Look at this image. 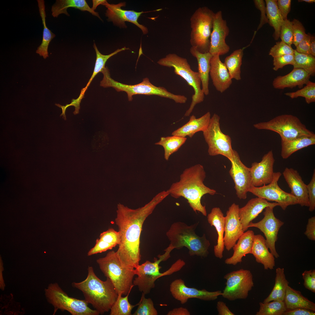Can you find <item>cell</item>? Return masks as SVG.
<instances>
[{
    "mask_svg": "<svg viewBox=\"0 0 315 315\" xmlns=\"http://www.w3.org/2000/svg\"><path fill=\"white\" fill-rule=\"evenodd\" d=\"M169 195L167 190L161 191L147 204L136 209L118 204L115 221L120 242L116 253L124 266L135 269L139 265L140 237L144 223L156 206Z\"/></svg>",
    "mask_w": 315,
    "mask_h": 315,
    "instance_id": "6da1fadb",
    "label": "cell"
},
{
    "mask_svg": "<svg viewBox=\"0 0 315 315\" xmlns=\"http://www.w3.org/2000/svg\"><path fill=\"white\" fill-rule=\"evenodd\" d=\"M206 177L203 166L195 164L185 169L180 175L179 181L173 183L167 190L174 198H184L194 211H198L206 216V207L202 204L201 199L205 194L214 195L216 191L204 185Z\"/></svg>",
    "mask_w": 315,
    "mask_h": 315,
    "instance_id": "7a4b0ae2",
    "label": "cell"
},
{
    "mask_svg": "<svg viewBox=\"0 0 315 315\" xmlns=\"http://www.w3.org/2000/svg\"><path fill=\"white\" fill-rule=\"evenodd\" d=\"M86 278L79 282H73L72 286L80 290L85 300L92 306L100 314L110 311L117 300L118 295L111 280L108 278L105 281L99 279L93 268L89 266Z\"/></svg>",
    "mask_w": 315,
    "mask_h": 315,
    "instance_id": "3957f363",
    "label": "cell"
},
{
    "mask_svg": "<svg viewBox=\"0 0 315 315\" xmlns=\"http://www.w3.org/2000/svg\"><path fill=\"white\" fill-rule=\"evenodd\" d=\"M198 223L188 225L180 221L173 223L166 233L170 244L178 249L186 247L190 256L206 257L210 243L204 234L202 237L196 234Z\"/></svg>",
    "mask_w": 315,
    "mask_h": 315,
    "instance_id": "277c9868",
    "label": "cell"
},
{
    "mask_svg": "<svg viewBox=\"0 0 315 315\" xmlns=\"http://www.w3.org/2000/svg\"><path fill=\"white\" fill-rule=\"evenodd\" d=\"M99 268L105 276L111 280L118 295H127L134 286L135 269L122 264L116 252H109L104 257L97 260Z\"/></svg>",
    "mask_w": 315,
    "mask_h": 315,
    "instance_id": "5b68a950",
    "label": "cell"
},
{
    "mask_svg": "<svg viewBox=\"0 0 315 315\" xmlns=\"http://www.w3.org/2000/svg\"><path fill=\"white\" fill-rule=\"evenodd\" d=\"M174 248L169 245L164 251V253L158 256V259L154 258V262L146 260L143 263L139 265L135 268V274L137 275L133 281L134 286H137L139 290L145 295L149 293L151 290L155 286V282L160 277L171 274L180 270L183 266L182 262L177 260L171 267L165 272L161 273L160 270L161 267L160 263L165 261L170 257V253Z\"/></svg>",
    "mask_w": 315,
    "mask_h": 315,
    "instance_id": "8992f818",
    "label": "cell"
},
{
    "mask_svg": "<svg viewBox=\"0 0 315 315\" xmlns=\"http://www.w3.org/2000/svg\"><path fill=\"white\" fill-rule=\"evenodd\" d=\"M101 72L104 76L100 82V86L104 88L111 87L118 92H125L130 101L132 100V96L136 94L158 95L171 99L180 104L185 103L187 100V97L183 95L175 94L168 91L164 87L155 86L150 82L148 78H144L143 81L139 84L129 85L119 83L112 78L107 67Z\"/></svg>",
    "mask_w": 315,
    "mask_h": 315,
    "instance_id": "52a82bcc",
    "label": "cell"
},
{
    "mask_svg": "<svg viewBox=\"0 0 315 315\" xmlns=\"http://www.w3.org/2000/svg\"><path fill=\"white\" fill-rule=\"evenodd\" d=\"M157 63L162 66L173 68L174 73L181 76L193 88L194 94L192 97L191 102L184 115L188 116L195 106L204 100V94L201 88V80L199 73L191 69L186 58L175 53L167 55L159 60Z\"/></svg>",
    "mask_w": 315,
    "mask_h": 315,
    "instance_id": "ba28073f",
    "label": "cell"
},
{
    "mask_svg": "<svg viewBox=\"0 0 315 315\" xmlns=\"http://www.w3.org/2000/svg\"><path fill=\"white\" fill-rule=\"evenodd\" d=\"M215 13L207 7H200L190 17V43L201 53L209 52Z\"/></svg>",
    "mask_w": 315,
    "mask_h": 315,
    "instance_id": "9c48e42d",
    "label": "cell"
},
{
    "mask_svg": "<svg viewBox=\"0 0 315 315\" xmlns=\"http://www.w3.org/2000/svg\"><path fill=\"white\" fill-rule=\"evenodd\" d=\"M48 302L54 308L53 314L58 309L66 311L72 315H99L96 310L88 306L85 300L69 296L56 283L50 284L45 290Z\"/></svg>",
    "mask_w": 315,
    "mask_h": 315,
    "instance_id": "30bf717a",
    "label": "cell"
},
{
    "mask_svg": "<svg viewBox=\"0 0 315 315\" xmlns=\"http://www.w3.org/2000/svg\"><path fill=\"white\" fill-rule=\"evenodd\" d=\"M253 126L258 129L276 132L280 135L282 140L315 135L314 132L307 129L297 117L290 114L279 115L268 121L255 124Z\"/></svg>",
    "mask_w": 315,
    "mask_h": 315,
    "instance_id": "8fae6325",
    "label": "cell"
},
{
    "mask_svg": "<svg viewBox=\"0 0 315 315\" xmlns=\"http://www.w3.org/2000/svg\"><path fill=\"white\" fill-rule=\"evenodd\" d=\"M220 118L214 113L211 118L206 129L203 132L205 140L208 146V152L210 156L223 155L230 161L233 160L234 150L232 147L231 139L223 134L220 129Z\"/></svg>",
    "mask_w": 315,
    "mask_h": 315,
    "instance_id": "7c38bea8",
    "label": "cell"
},
{
    "mask_svg": "<svg viewBox=\"0 0 315 315\" xmlns=\"http://www.w3.org/2000/svg\"><path fill=\"white\" fill-rule=\"evenodd\" d=\"M226 286L221 295L230 301L245 299L254 286L253 275L249 270L241 269L225 275Z\"/></svg>",
    "mask_w": 315,
    "mask_h": 315,
    "instance_id": "4fadbf2b",
    "label": "cell"
},
{
    "mask_svg": "<svg viewBox=\"0 0 315 315\" xmlns=\"http://www.w3.org/2000/svg\"><path fill=\"white\" fill-rule=\"evenodd\" d=\"M281 175L280 172H274L273 179L270 183L258 187L252 186L249 192L257 197L275 202L284 210L290 205L298 204L294 196L284 191L279 186L278 182Z\"/></svg>",
    "mask_w": 315,
    "mask_h": 315,
    "instance_id": "5bb4252c",
    "label": "cell"
},
{
    "mask_svg": "<svg viewBox=\"0 0 315 315\" xmlns=\"http://www.w3.org/2000/svg\"><path fill=\"white\" fill-rule=\"evenodd\" d=\"M274 207L270 206L266 207L263 212V218L257 223L251 222L248 228H256L263 233L266 239L267 246L274 257L278 258L279 256L276 249L275 244L279 230L284 222L275 216L273 211Z\"/></svg>",
    "mask_w": 315,
    "mask_h": 315,
    "instance_id": "9a60e30c",
    "label": "cell"
},
{
    "mask_svg": "<svg viewBox=\"0 0 315 315\" xmlns=\"http://www.w3.org/2000/svg\"><path fill=\"white\" fill-rule=\"evenodd\" d=\"M170 291L172 296L183 304L190 298H195L204 301H211L216 299L221 295L220 290L210 292L205 289L199 290L194 288L188 287L181 279H176L172 282L170 285Z\"/></svg>",
    "mask_w": 315,
    "mask_h": 315,
    "instance_id": "2e32d148",
    "label": "cell"
},
{
    "mask_svg": "<svg viewBox=\"0 0 315 315\" xmlns=\"http://www.w3.org/2000/svg\"><path fill=\"white\" fill-rule=\"evenodd\" d=\"M230 162L231 167L229 173L235 184L236 194L240 199H246L247 192L252 186L250 168L242 163L235 150L233 159Z\"/></svg>",
    "mask_w": 315,
    "mask_h": 315,
    "instance_id": "e0dca14e",
    "label": "cell"
},
{
    "mask_svg": "<svg viewBox=\"0 0 315 315\" xmlns=\"http://www.w3.org/2000/svg\"><path fill=\"white\" fill-rule=\"evenodd\" d=\"M229 29L226 20L223 18L222 11L215 13L210 37L209 52L213 56L223 55L228 53L230 47L225 42L229 33Z\"/></svg>",
    "mask_w": 315,
    "mask_h": 315,
    "instance_id": "ac0fdd59",
    "label": "cell"
},
{
    "mask_svg": "<svg viewBox=\"0 0 315 315\" xmlns=\"http://www.w3.org/2000/svg\"><path fill=\"white\" fill-rule=\"evenodd\" d=\"M239 208L238 205L233 203L229 208L225 217L224 244L228 251L233 247L244 232L239 216Z\"/></svg>",
    "mask_w": 315,
    "mask_h": 315,
    "instance_id": "d6986e66",
    "label": "cell"
},
{
    "mask_svg": "<svg viewBox=\"0 0 315 315\" xmlns=\"http://www.w3.org/2000/svg\"><path fill=\"white\" fill-rule=\"evenodd\" d=\"M274 162L271 150L264 155L260 162L252 164L250 169L252 186L260 187L268 184L272 181L274 173L273 170Z\"/></svg>",
    "mask_w": 315,
    "mask_h": 315,
    "instance_id": "ffe728a7",
    "label": "cell"
},
{
    "mask_svg": "<svg viewBox=\"0 0 315 315\" xmlns=\"http://www.w3.org/2000/svg\"><path fill=\"white\" fill-rule=\"evenodd\" d=\"M103 5L107 8L106 15L108 17L109 21L121 27H125V22H129L133 23L140 28L144 34L148 32L147 28L140 24L138 19L141 14L147 12H137L132 10L122 9L121 7L125 6V2H121L117 4H110L107 1Z\"/></svg>",
    "mask_w": 315,
    "mask_h": 315,
    "instance_id": "44dd1931",
    "label": "cell"
},
{
    "mask_svg": "<svg viewBox=\"0 0 315 315\" xmlns=\"http://www.w3.org/2000/svg\"><path fill=\"white\" fill-rule=\"evenodd\" d=\"M284 178L291 190V194L297 199L301 206L309 207L307 185L303 181L298 171L286 167L283 172Z\"/></svg>",
    "mask_w": 315,
    "mask_h": 315,
    "instance_id": "7402d4cb",
    "label": "cell"
},
{
    "mask_svg": "<svg viewBox=\"0 0 315 315\" xmlns=\"http://www.w3.org/2000/svg\"><path fill=\"white\" fill-rule=\"evenodd\" d=\"M276 206H279L276 202H270L265 199L258 197L249 200L245 206L239 209V216L244 231L245 232L248 229L249 223L266 207Z\"/></svg>",
    "mask_w": 315,
    "mask_h": 315,
    "instance_id": "603a6c76",
    "label": "cell"
},
{
    "mask_svg": "<svg viewBox=\"0 0 315 315\" xmlns=\"http://www.w3.org/2000/svg\"><path fill=\"white\" fill-rule=\"evenodd\" d=\"M209 74L214 85L221 93L228 89L232 83L228 70L218 55H213L211 60Z\"/></svg>",
    "mask_w": 315,
    "mask_h": 315,
    "instance_id": "cb8c5ba5",
    "label": "cell"
},
{
    "mask_svg": "<svg viewBox=\"0 0 315 315\" xmlns=\"http://www.w3.org/2000/svg\"><path fill=\"white\" fill-rule=\"evenodd\" d=\"M310 76L308 72L303 69L293 68L288 74L279 76L274 78L272 85L276 89L293 88L297 86L301 88L309 80Z\"/></svg>",
    "mask_w": 315,
    "mask_h": 315,
    "instance_id": "d4e9b609",
    "label": "cell"
},
{
    "mask_svg": "<svg viewBox=\"0 0 315 315\" xmlns=\"http://www.w3.org/2000/svg\"><path fill=\"white\" fill-rule=\"evenodd\" d=\"M254 233L253 231L249 230L244 232L238 240V242L232 248V256L227 258L225 261L228 265H236L242 262V259L246 254H251L253 244Z\"/></svg>",
    "mask_w": 315,
    "mask_h": 315,
    "instance_id": "484cf974",
    "label": "cell"
},
{
    "mask_svg": "<svg viewBox=\"0 0 315 315\" xmlns=\"http://www.w3.org/2000/svg\"><path fill=\"white\" fill-rule=\"evenodd\" d=\"M207 220L211 226L216 229L218 238L217 244L214 246V252L215 256L220 259L223 257L224 250V233L225 228V217L220 209L218 207L213 208L207 216Z\"/></svg>",
    "mask_w": 315,
    "mask_h": 315,
    "instance_id": "4316f807",
    "label": "cell"
},
{
    "mask_svg": "<svg viewBox=\"0 0 315 315\" xmlns=\"http://www.w3.org/2000/svg\"><path fill=\"white\" fill-rule=\"evenodd\" d=\"M251 254L257 262L263 265L265 270L273 269L275 266L274 257L269 251L265 239L261 235H255Z\"/></svg>",
    "mask_w": 315,
    "mask_h": 315,
    "instance_id": "83f0119b",
    "label": "cell"
},
{
    "mask_svg": "<svg viewBox=\"0 0 315 315\" xmlns=\"http://www.w3.org/2000/svg\"><path fill=\"white\" fill-rule=\"evenodd\" d=\"M211 118L209 112L197 118L194 115H192L187 123L174 131L172 135L184 137L188 136L191 138L196 133L199 131L203 132L206 129Z\"/></svg>",
    "mask_w": 315,
    "mask_h": 315,
    "instance_id": "f1b7e54d",
    "label": "cell"
},
{
    "mask_svg": "<svg viewBox=\"0 0 315 315\" xmlns=\"http://www.w3.org/2000/svg\"><path fill=\"white\" fill-rule=\"evenodd\" d=\"M191 55L197 60L198 65V72L200 75L202 85V90L204 95L209 93V74L210 69V61L213 56L209 52L201 53L195 47L190 49Z\"/></svg>",
    "mask_w": 315,
    "mask_h": 315,
    "instance_id": "f546056e",
    "label": "cell"
},
{
    "mask_svg": "<svg viewBox=\"0 0 315 315\" xmlns=\"http://www.w3.org/2000/svg\"><path fill=\"white\" fill-rule=\"evenodd\" d=\"M315 144V135H304L289 140L281 139V156L286 159L294 153Z\"/></svg>",
    "mask_w": 315,
    "mask_h": 315,
    "instance_id": "4dcf8cb0",
    "label": "cell"
},
{
    "mask_svg": "<svg viewBox=\"0 0 315 315\" xmlns=\"http://www.w3.org/2000/svg\"><path fill=\"white\" fill-rule=\"evenodd\" d=\"M284 301L287 309L301 308L315 312V304L302 295L300 291L288 286Z\"/></svg>",
    "mask_w": 315,
    "mask_h": 315,
    "instance_id": "1f68e13d",
    "label": "cell"
},
{
    "mask_svg": "<svg viewBox=\"0 0 315 315\" xmlns=\"http://www.w3.org/2000/svg\"><path fill=\"white\" fill-rule=\"evenodd\" d=\"M69 7L79 9L83 11H88L100 19L98 13L93 11L85 0H56L55 3L52 7V15L54 17L56 18L62 13L69 16L67 9Z\"/></svg>",
    "mask_w": 315,
    "mask_h": 315,
    "instance_id": "d6a6232c",
    "label": "cell"
},
{
    "mask_svg": "<svg viewBox=\"0 0 315 315\" xmlns=\"http://www.w3.org/2000/svg\"><path fill=\"white\" fill-rule=\"evenodd\" d=\"M275 283L270 293L263 302L274 300L283 301L289 282L286 279L284 268L278 267L276 270Z\"/></svg>",
    "mask_w": 315,
    "mask_h": 315,
    "instance_id": "836d02e7",
    "label": "cell"
},
{
    "mask_svg": "<svg viewBox=\"0 0 315 315\" xmlns=\"http://www.w3.org/2000/svg\"><path fill=\"white\" fill-rule=\"evenodd\" d=\"M40 15L43 26V39L41 45L38 47L36 53L42 56L44 59L48 57V48L49 44L55 35L47 27L46 22V17L45 1L44 0H37Z\"/></svg>",
    "mask_w": 315,
    "mask_h": 315,
    "instance_id": "e575fe53",
    "label": "cell"
},
{
    "mask_svg": "<svg viewBox=\"0 0 315 315\" xmlns=\"http://www.w3.org/2000/svg\"><path fill=\"white\" fill-rule=\"evenodd\" d=\"M265 2L268 23L274 29L273 36L277 40L280 37L281 27L284 20L278 7L277 0H265Z\"/></svg>",
    "mask_w": 315,
    "mask_h": 315,
    "instance_id": "d590c367",
    "label": "cell"
},
{
    "mask_svg": "<svg viewBox=\"0 0 315 315\" xmlns=\"http://www.w3.org/2000/svg\"><path fill=\"white\" fill-rule=\"evenodd\" d=\"M244 49L235 50L225 59L224 63L232 79L237 80L241 79V67Z\"/></svg>",
    "mask_w": 315,
    "mask_h": 315,
    "instance_id": "8d00e7d4",
    "label": "cell"
},
{
    "mask_svg": "<svg viewBox=\"0 0 315 315\" xmlns=\"http://www.w3.org/2000/svg\"><path fill=\"white\" fill-rule=\"evenodd\" d=\"M187 140L186 137L172 136L161 137L160 141L155 144L162 146L164 150V158L169 160L170 156L177 151Z\"/></svg>",
    "mask_w": 315,
    "mask_h": 315,
    "instance_id": "74e56055",
    "label": "cell"
},
{
    "mask_svg": "<svg viewBox=\"0 0 315 315\" xmlns=\"http://www.w3.org/2000/svg\"><path fill=\"white\" fill-rule=\"evenodd\" d=\"M295 63L294 68L303 69L308 72L310 76L315 74V57L311 54L299 53L295 50L294 54Z\"/></svg>",
    "mask_w": 315,
    "mask_h": 315,
    "instance_id": "f35d334b",
    "label": "cell"
},
{
    "mask_svg": "<svg viewBox=\"0 0 315 315\" xmlns=\"http://www.w3.org/2000/svg\"><path fill=\"white\" fill-rule=\"evenodd\" d=\"M93 47L95 50L96 54V62L93 72L91 77L85 87L82 89L85 92L89 86L94 78L99 73L101 72L103 69L105 68V63L109 58L121 51L129 49L128 48L125 47L121 49H117L114 52L109 55H105L102 54L99 52L95 43L94 44Z\"/></svg>",
    "mask_w": 315,
    "mask_h": 315,
    "instance_id": "ab89813d",
    "label": "cell"
},
{
    "mask_svg": "<svg viewBox=\"0 0 315 315\" xmlns=\"http://www.w3.org/2000/svg\"><path fill=\"white\" fill-rule=\"evenodd\" d=\"M259 305V310L256 315H282L287 309L284 301L260 302Z\"/></svg>",
    "mask_w": 315,
    "mask_h": 315,
    "instance_id": "60d3db41",
    "label": "cell"
},
{
    "mask_svg": "<svg viewBox=\"0 0 315 315\" xmlns=\"http://www.w3.org/2000/svg\"><path fill=\"white\" fill-rule=\"evenodd\" d=\"M129 293L124 297L118 295V298L112 307L110 311V315H131L132 309L138 306V303L133 305L128 301Z\"/></svg>",
    "mask_w": 315,
    "mask_h": 315,
    "instance_id": "b9f144b4",
    "label": "cell"
},
{
    "mask_svg": "<svg viewBox=\"0 0 315 315\" xmlns=\"http://www.w3.org/2000/svg\"><path fill=\"white\" fill-rule=\"evenodd\" d=\"M285 95L292 99L302 97L308 104L315 102V83L308 81L302 89L293 92H286Z\"/></svg>",
    "mask_w": 315,
    "mask_h": 315,
    "instance_id": "7bdbcfd3",
    "label": "cell"
},
{
    "mask_svg": "<svg viewBox=\"0 0 315 315\" xmlns=\"http://www.w3.org/2000/svg\"><path fill=\"white\" fill-rule=\"evenodd\" d=\"M158 312L153 302L150 298H146L145 294L142 293L141 299L138 303L136 310L133 315H157Z\"/></svg>",
    "mask_w": 315,
    "mask_h": 315,
    "instance_id": "ee69618b",
    "label": "cell"
},
{
    "mask_svg": "<svg viewBox=\"0 0 315 315\" xmlns=\"http://www.w3.org/2000/svg\"><path fill=\"white\" fill-rule=\"evenodd\" d=\"M295 50L291 46L281 41L276 42V44L270 50L269 55L273 58L283 55L293 54Z\"/></svg>",
    "mask_w": 315,
    "mask_h": 315,
    "instance_id": "f6af8a7d",
    "label": "cell"
},
{
    "mask_svg": "<svg viewBox=\"0 0 315 315\" xmlns=\"http://www.w3.org/2000/svg\"><path fill=\"white\" fill-rule=\"evenodd\" d=\"M292 22L289 20H284L281 27L280 37L281 41L291 46L293 40Z\"/></svg>",
    "mask_w": 315,
    "mask_h": 315,
    "instance_id": "bcb514c9",
    "label": "cell"
},
{
    "mask_svg": "<svg viewBox=\"0 0 315 315\" xmlns=\"http://www.w3.org/2000/svg\"><path fill=\"white\" fill-rule=\"evenodd\" d=\"M293 40V44L296 47L306 36L305 29L302 23L298 20L292 21Z\"/></svg>",
    "mask_w": 315,
    "mask_h": 315,
    "instance_id": "7dc6e473",
    "label": "cell"
},
{
    "mask_svg": "<svg viewBox=\"0 0 315 315\" xmlns=\"http://www.w3.org/2000/svg\"><path fill=\"white\" fill-rule=\"evenodd\" d=\"M99 238L105 242L113 244L116 246L119 245L120 242V232L112 228H109L101 233L99 236Z\"/></svg>",
    "mask_w": 315,
    "mask_h": 315,
    "instance_id": "c3c4849f",
    "label": "cell"
},
{
    "mask_svg": "<svg viewBox=\"0 0 315 315\" xmlns=\"http://www.w3.org/2000/svg\"><path fill=\"white\" fill-rule=\"evenodd\" d=\"M273 69L277 71L284 66L288 64L293 65L295 63L293 54L273 58Z\"/></svg>",
    "mask_w": 315,
    "mask_h": 315,
    "instance_id": "681fc988",
    "label": "cell"
},
{
    "mask_svg": "<svg viewBox=\"0 0 315 315\" xmlns=\"http://www.w3.org/2000/svg\"><path fill=\"white\" fill-rule=\"evenodd\" d=\"M116 246L115 245L105 242L100 238L97 239L94 246L88 252V256L96 254L110 250Z\"/></svg>",
    "mask_w": 315,
    "mask_h": 315,
    "instance_id": "f907efd6",
    "label": "cell"
},
{
    "mask_svg": "<svg viewBox=\"0 0 315 315\" xmlns=\"http://www.w3.org/2000/svg\"><path fill=\"white\" fill-rule=\"evenodd\" d=\"M309 202V211L312 212L315 209V170L309 183L307 185Z\"/></svg>",
    "mask_w": 315,
    "mask_h": 315,
    "instance_id": "816d5d0a",
    "label": "cell"
},
{
    "mask_svg": "<svg viewBox=\"0 0 315 315\" xmlns=\"http://www.w3.org/2000/svg\"><path fill=\"white\" fill-rule=\"evenodd\" d=\"M304 285L306 289L315 293V270H305L302 274Z\"/></svg>",
    "mask_w": 315,
    "mask_h": 315,
    "instance_id": "f5cc1de1",
    "label": "cell"
},
{
    "mask_svg": "<svg viewBox=\"0 0 315 315\" xmlns=\"http://www.w3.org/2000/svg\"><path fill=\"white\" fill-rule=\"evenodd\" d=\"M255 7L259 10L261 12V16L260 23L258 26L257 30L255 31L254 33H256L257 31L265 24L268 23V21L266 15V6L265 1L263 0H255L253 1Z\"/></svg>",
    "mask_w": 315,
    "mask_h": 315,
    "instance_id": "db71d44e",
    "label": "cell"
},
{
    "mask_svg": "<svg viewBox=\"0 0 315 315\" xmlns=\"http://www.w3.org/2000/svg\"><path fill=\"white\" fill-rule=\"evenodd\" d=\"M84 93L81 92L80 94L78 97L76 99H73L71 103L69 104H66L65 106H62L59 104H56L55 105L61 108L62 110V113L60 116H63V118L66 120V118L65 114V112L66 108L69 106H73L75 107V111L74 112L75 115L79 113V109L80 108V104L81 101L83 97Z\"/></svg>",
    "mask_w": 315,
    "mask_h": 315,
    "instance_id": "11a10c76",
    "label": "cell"
},
{
    "mask_svg": "<svg viewBox=\"0 0 315 315\" xmlns=\"http://www.w3.org/2000/svg\"><path fill=\"white\" fill-rule=\"evenodd\" d=\"M311 36L310 34H307L305 37L296 46L295 50L299 53L310 54V40Z\"/></svg>",
    "mask_w": 315,
    "mask_h": 315,
    "instance_id": "9f6ffc18",
    "label": "cell"
},
{
    "mask_svg": "<svg viewBox=\"0 0 315 315\" xmlns=\"http://www.w3.org/2000/svg\"><path fill=\"white\" fill-rule=\"evenodd\" d=\"M291 0H277V6L284 20H288L287 16L291 9Z\"/></svg>",
    "mask_w": 315,
    "mask_h": 315,
    "instance_id": "6f0895ef",
    "label": "cell"
},
{
    "mask_svg": "<svg viewBox=\"0 0 315 315\" xmlns=\"http://www.w3.org/2000/svg\"><path fill=\"white\" fill-rule=\"evenodd\" d=\"M308 239L311 240H315V217H312L308 219L306 230L304 233Z\"/></svg>",
    "mask_w": 315,
    "mask_h": 315,
    "instance_id": "680465c9",
    "label": "cell"
},
{
    "mask_svg": "<svg viewBox=\"0 0 315 315\" xmlns=\"http://www.w3.org/2000/svg\"><path fill=\"white\" fill-rule=\"evenodd\" d=\"M284 315H315L314 312L307 309L298 308L291 309H287Z\"/></svg>",
    "mask_w": 315,
    "mask_h": 315,
    "instance_id": "91938a15",
    "label": "cell"
},
{
    "mask_svg": "<svg viewBox=\"0 0 315 315\" xmlns=\"http://www.w3.org/2000/svg\"><path fill=\"white\" fill-rule=\"evenodd\" d=\"M219 315H234L229 309L224 302L219 301L217 302L216 306Z\"/></svg>",
    "mask_w": 315,
    "mask_h": 315,
    "instance_id": "94428289",
    "label": "cell"
},
{
    "mask_svg": "<svg viewBox=\"0 0 315 315\" xmlns=\"http://www.w3.org/2000/svg\"><path fill=\"white\" fill-rule=\"evenodd\" d=\"M167 315H190V313L186 309L181 307L175 308L169 311Z\"/></svg>",
    "mask_w": 315,
    "mask_h": 315,
    "instance_id": "6125c7cd",
    "label": "cell"
},
{
    "mask_svg": "<svg viewBox=\"0 0 315 315\" xmlns=\"http://www.w3.org/2000/svg\"><path fill=\"white\" fill-rule=\"evenodd\" d=\"M311 54L315 56V38L314 36H311L310 40Z\"/></svg>",
    "mask_w": 315,
    "mask_h": 315,
    "instance_id": "be15d7a7",
    "label": "cell"
},
{
    "mask_svg": "<svg viewBox=\"0 0 315 315\" xmlns=\"http://www.w3.org/2000/svg\"><path fill=\"white\" fill-rule=\"evenodd\" d=\"M107 1L105 0H93V5L92 7L91 8L94 11L95 10L97 7L100 4L103 5V4Z\"/></svg>",
    "mask_w": 315,
    "mask_h": 315,
    "instance_id": "e7e4bbea",
    "label": "cell"
},
{
    "mask_svg": "<svg viewBox=\"0 0 315 315\" xmlns=\"http://www.w3.org/2000/svg\"><path fill=\"white\" fill-rule=\"evenodd\" d=\"M298 1L299 2L304 1V2L308 3H313L314 2H315V0H298Z\"/></svg>",
    "mask_w": 315,
    "mask_h": 315,
    "instance_id": "03108f58",
    "label": "cell"
}]
</instances>
